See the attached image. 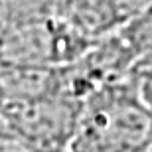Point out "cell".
I'll list each match as a JSON object with an SVG mask.
<instances>
[{
	"label": "cell",
	"instance_id": "6da1fadb",
	"mask_svg": "<svg viewBox=\"0 0 152 152\" xmlns=\"http://www.w3.org/2000/svg\"><path fill=\"white\" fill-rule=\"evenodd\" d=\"M67 152H150L152 111L134 79L103 83L81 97Z\"/></svg>",
	"mask_w": 152,
	"mask_h": 152
},
{
	"label": "cell",
	"instance_id": "7a4b0ae2",
	"mask_svg": "<svg viewBox=\"0 0 152 152\" xmlns=\"http://www.w3.org/2000/svg\"><path fill=\"white\" fill-rule=\"evenodd\" d=\"M95 42H87L53 14L30 22L0 24V69L65 67Z\"/></svg>",
	"mask_w": 152,
	"mask_h": 152
},
{
	"label": "cell",
	"instance_id": "3957f363",
	"mask_svg": "<svg viewBox=\"0 0 152 152\" xmlns=\"http://www.w3.org/2000/svg\"><path fill=\"white\" fill-rule=\"evenodd\" d=\"M79 101L69 91L0 99V124L42 148L63 152L73 132Z\"/></svg>",
	"mask_w": 152,
	"mask_h": 152
},
{
	"label": "cell",
	"instance_id": "277c9868",
	"mask_svg": "<svg viewBox=\"0 0 152 152\" xmlns=\"http://www.w3.org/2000/svg\"><path fill=\"white\" fill-rule=\"evenodd\" d=\"M53 16L87 42H99L121 28L109 0H57Z\"/></svg>",
	"mask_w": 152,
	"mask_h": 152
},
{
	"label": "cell",
	"instance_id": "5b68a950",
	"mask_svg": "<svg viewBox=\"0 0 152 152\" xmlns=\"http://www.w3.org/2000/svg\"><path fill=\"white\" fill-rule=\"evenodd\" d=\"M57 0H0V24L30 22L53 14Z\"/></svg>",
	"mask_w": 152,
	"mask_h": 152
},
{
	"label": "cell",
	"instance_id": "8992f818",
	"mask_svg": "<svg viewBox=\"0 0 152 152\" xmlns=\"http://www.w3.org/2000/svg\"><path fill=\"white\" fill-rule=\"evenodd\" d=\"M109 2L113 6L115 16H117L121 26H124V24L130 22L132 18L142 14V12L152 4V0H109Z\"/></svg>",
	"mask_w": 152,
	"mask_h": 152
},
{
	"label": "cell",
	"instance_id": "52a82bcc",
	"mask_svg": "<svg viewBox=\"0 0 152 152\" xmlns=\"http://www.w3.org/2000/svg\"><path fill=\"white\" fill-rule=\"evenodd\" d=\"M0 152H51L6 129H0Z\"/></svg>",
	"mask_w": 152,
	"mask_h": 152
},
{
	"label": "cell",
	"instance_id": "ba28073f",
	"mask_svg": "<svg viewBox=\"0 0 152 152\" xmlns=\"http://www.w3.org/2000/svg\"><path fill=\"white\" fill-rule=\"evenodd\" d=\"M130 77L134 79L136 87H138V93L142 95V99L146 101V105L152 111V63L148 65H142V67H136Z\"/></svg>",
	"mask_w": 152,
	"mask_h": 152
},
{
	"label": "cell",
	"instance_id": "9c48e42d",
	"mask_svg": "<svg viewBox=\"0 0 152 152\" xmlns=\"http://www.w3.org/2000/svg\"><path fill=\"white\" fill-rule=\"evenodd\" d=\"M148 63H152V53H150V56H148L146 59H144V61L140 63V65H136V67H142V65H148ZM136 67H134V69H136Z\"/></svg>",
	"mask_w": 152,
	"mask_h": 152
},
{
	"label": "cell",
	"instance_id": "30bf717a",
	"mask_svg": "<svg viewBox=\"0 0 152 152\" xmlns=\"http://www.w3.org/2000/svg\"><path fill=\"white\" fill-rule=\"evenodd\" d=\"M63 152H67V150H63Z\"/></svg>",
	"mask_w": 152,
	"mask_h": 152
},
{
	"label": "cell",
	"instance_id": "8fae6325",
	"mask_svg": "<svg viewBox=\"0 0 152 152\" xmlns=\"http://www.w3.org/2000/svg\"><path fill=\"white\" fill-rule=\"evenodd\" d=\"M150 152H152V150H150Z\"/></svg>",
	"mask_w": 152,
	"mask_h": 152
}]
</instances>
